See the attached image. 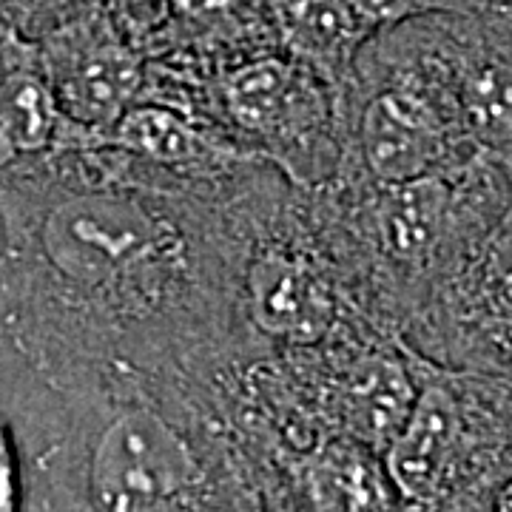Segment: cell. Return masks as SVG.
<instances>
[{
  "instance_id": "obj_1",
  "label": "cell",
  "mask_w": 512,
  "mask_h": 512,
  "mask_svg": "<svg viewBox=\"0 0 512 512\" xmlns=\"http://www.w3.org/2000/svg\"><path fill=\"white\" fill-rule=\"evenodd\" d=\"M237 185L171 188L109 146L3 174L0 345L35 370L131 365L214 390L256 356L237 305Z\"/></svg>"
},
{
  "instance_id": "obj_2",
  "label": "cell",
  "mask_w": 512,
  "mask_h": 512,
  "mask_svg": "<svg viewBox=\"0 0 512 512\" xmlns=\"http://www.w3.org/2000/svg\"><path fill=\"white\" fill-rule=\"evenodd\" d=\"M26 512H262L211 390L131 365H18L0 402Z\"/></svg>"
},
{
  "instance_id": "obj_3",
  "label": "cell",
  "mask_w": 512,
  "mask_h": 512,
  "mask_svg": "<svg viewBox=\"0 0 512 512\" xmlns=\"http://www.w3.org/2000/svg\"><path fill=\"white\" fill-rule=\"evenodd\" d=\"M339 106L345 165L336 180L410 183L478 157L458 117L441 15L370 37Z\"/></svg>"
},
{
  "instance_id": "obj_4",
  "label": "cell",
  "mask_w": 512,
  "mask_h": 512,
  "mask_svg": "<svg viewBox=\"0 0 512 512\" xmlns=\"http://www.w3.org/2000/svg\"><path fill=\"white\" fill-rule=\"evenodd\" d=\"M191 109L296 188H322L342 174L345 126L339 97L279 46L205 74L194 86Z\"/></svg>"
},
{
  "instance_id": "obj_5",
  "label": "cell",
  "mask_w": 512,
  "mask_h": 512,
  "mask_svg": "<svg viewBox=\"0 0 512 512\" xmlns=\"http://www.w3.org/2000/svg\"><path fill=\"white\" fill-rule=\"evenodd\" d=\"M424 359L512 382V202L404 333Z\"/></svg>"
},
{
  "instance_id": "obj_6",
  "label": "cell",
  "mask_w": 512,
  "mask_h": 512,
  "mask_svg": "<svg viewBox=\"0 0 512 512\" xmlns=\"http://www.w3.org/2000/svg\"><path fill=\"white\" fill-rule=\"evenodd\" d=\"M35 46L60 111L97 140L146 94L148 60L143 49L97 0L40 32Z\"/></svg>"
},
{
  "instance_id": "obj_7",
  "label": "cell",
  "mask_w": 512,
  "mask_h": 512,
  "mask_svg": "<svg viewBox=\"0 0 512 512\" xmlns=\"http://www.w3.org/2000/svg\"><path fill=\"white\" fill-rule=\"evenodd\" d=\"M83 146H97V137L60 111L35 40L20 29L0 32V177Z\"/></svg>"
},
{
  "instance_id": "obj_8",
  "label": "cell",
  "mask_w": 512,
  "mask_h": 512,
  "mask_svg": "<svg viewBox=\"0 0 512 512\" xmlns=\"http://www.w3.org/2000/svg\"><path fill=\"white\" fill-rule=\"evenodd\" d=\"M299 512H407L384 453L353 439H328L276 461Z\"/></svg>"
},
{
  "instance_id": "obj_9",
  "label": "cell",
  "mask_w": 512,
  "mask_h": 512,
  "mask_svg": "<svg viewBox=\"0 0 512 512\" xmlns=\"http://www.w3.org/2000/svg\"><path fill=\"white\" fill-rule=\"evenodd\" d=\"M265 9L276 46L319 74L342 103L359 52L376 35L350 0H265Z\"/></svg>"
},
{
  "instance_id": "obj_10",
  "label": "cell",
  "mask_w": 512,
  "mask_h": 512,
  "mask_svg": "<svg viewBox=\"0 0 512 512\" xmlns=\"http://www.w3.org/2000/svg\"><path fill=\"white\" fill-rule=\"evenodd\" d=\"M373 32L399 26L404 20L424 18V15H470L481 12L487 0H350Z\"/></svg>"
},
{
  "instance_id": "obj_11",
  "label": "cell",
  "mask_w": 512,
  "mask_h": 512,
  "mask_svg": "<svg viewBox=\"0 0 512 512\" xmlns=\"http://www.w3.org/2000/svg\"><path fill=\"white\" fill-rule=\"evenodd\" d=\"M0 512H26V467L15 424L0 407Z\"/></svg>"
},
{
  "instance_id": "obj_12",
  "label": "cell",
  "mask_w": 512,
  "mask_h": 512,
  "mask_svg": "<svg viewBox=\"0 0 512 512\" xmlns=\"http://www.w3.org/2000/svg\"><path fill=\"white\" fill-rule=\"evenodd\" d=\"M97 3L143 49L146 37L157 29V23L163 18L168 0H97Z\"/></svg>"
},
{
  "instance_id": "obj_13",
  "label": "cell",
  "mask_w": 512,
  "mask_h": 512,
  "mask_svg": "<svg viewBox=\"0 0 512 512\" xmlns=\"http://www.w3.org/2000/svg\"><path fill=\"white\" fill-rule=\"evenodd\" d=\"M490 512H512V473L490 495Z\"/></svg>"
},
{
  "instance_id": "obj_14",
  "label": "cell",
  "mask_w": 512,
  "mask_h": 512,
  "mask_svg": "<svg viewBox=\"0 0 512 512\" xmlns=\"http://www.w3.org/2000/svg\"><path fill=\"white\" fill-rule=\"evenodd\" d=\"M6 29H18V23L12 18V6H9V0H0V32H6Z\"/></svg>"
}]
</instances>
